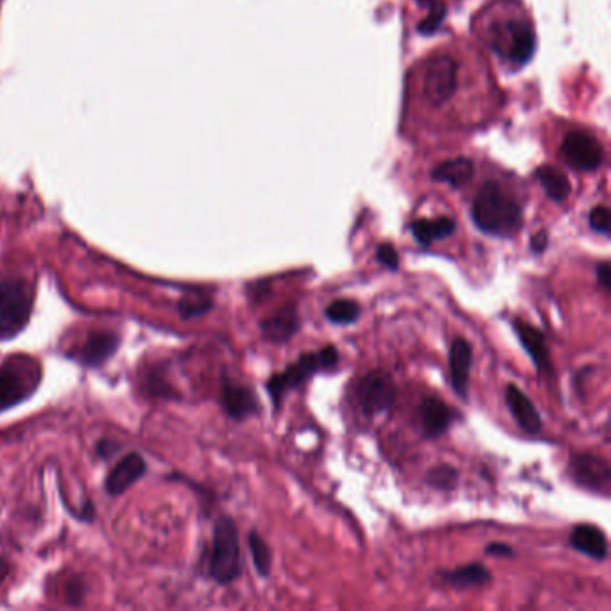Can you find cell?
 <instances>
[{
    "label": "cell",
    "mask_w": 611,
    "mask_h": 611,
    "mask_svg": "<svg viewBox=\"0 0 611 611\" xmlns=\"http://www.w3.org/2000/svg\"><path fill=\"white\" fill-rule=\"evenodd\" d=\"M472 219L488 235L511 237L522 226V207L502 185L486 182L472 203Z\"/></svg>",
    "instance_id": "cell-1"
},
{
    "label": "cell",
    "mask_w": 611,
    "mask_h": 611,
    "mask_svg": "<svg viewBox=\"0 0 611 611\" xmlns=\"http://www.w3.org/2000/svg\"><path fill=\"white\" fill-rule=\"evenodd\" d=\"M490 23V41L493 50L513 63H526L536 49V36L527 18L517 13L499 14Z\"/></svg>",
    "instance_id": "cell-2"
},
{
    "label": "cell",
    "mask_w": 611,
    "mask_h": 611,
    "mask_svg": "<svg viewBox=\"0 0 611 611\" xmlns=\"http://www.w3.org/2000/svg\"><path fill=\"white\" fill-rule=\"evenodd\" d=\"M337 360H339L337 348L333 344H328V346L321 348L317 353L306 351L297 362L289 364L286 371L273 375L266 382V391L270 393L275 409H280V405L284 403L286 396L291 391L304 385L306 380L312 378L317 371L333 367L337 364Z\"/></svg>",
    "instance_id": "cell-3"
},
{
    "label": "cell",
    "mask_w": 611,
    "mask_h": 611,
    "mask_svg": "<svg viewBox=\"0 0 611 611\" xmlns=\"http://www.w3.org/2000/svg\"><path fill=\"white\" fill-rule=\"evenodd\" d=\"M208 572L219 585L234 583L243 572L239 531L230 517H221L216 522Z\"/></svg>",
    "instance_id": "cell-4"
},
{
    "label": "cell",
    "mask_w": 611,
    "mask_h": 611,
    "mask_svg": "<svg viewBox=\"0 0 611 611\" xmlns=\"http://www.w3.org/2000/svg\"><path fill=\"white\" fill-rule=\"evenodd\" d=\"M41 380L40 364L27 355L9 357L0 366V412L25 402Z\"/></svg>",
    "instance_id": "cell-5"
},
{
    "label": "cell",
    "mask_w": 611,
    "mask_h": 611,
    "mask_svg": "<svg viewBox=\"0 0 611 611\" xmlns=\"http://www.w3.org/2000/svg\"><path fill=\"white\" fill-rule=\"evenodd\" d=\"M32 312L29 288L20 280L0 282V339L9 341L25 330Z\"/></svg>",
    "instance_id": "cell-6"
},
{
    "label": "cell",
    "mask_w": 611,
    "mask_h": 611,
    "mask_svg": "<svg viewBox=\"0 0 611 611\" xmlns=\"http://www.w3.org/2000/svg\"><path fill=\"white\" fill-rule=\"evenodd\" d=\"M459 79V66L454 56L450 54H436L429 58L423 66V79L421 90L425 99L434 104L441 106L448 102L457 88Z\"/></svg>",
    "instance_id": "cell-7"
},
{
    "label": "cell",
    "mask_w": 611,
    "mask_h": 611,
    "mask_svg": "<svg viewBox=\"0 0 611 611\" xmlns=\"http://www.w3.org/2000/svg\"><path fill=\"white\" fill-rule=\"evenodd\" d=\"M353 394L366 416H378L393 409L396 402V385L389 373L375 369L359 378Z\"/></svg>",
    "instance_id": "cell-8"
},
{
    "label": "cell",
    "mask_w": 611,
    "mask_h": 611,
    "mask_svg": "<svg viewBox=\"0 0 611 611\" xmlns=\"http://www.w3.org/2000/svg\"><path fill=\"white\" fill-rule=\"evenodd\" d=\"M571 477L585 490L610 497V463L596 454H576L571 461Z\"/></svg>",
    "instance_id": "cell-9"
},
{
    "label": "cell",
    "mask_w": 611,
    "mask_h": 611,
    "mask_svg": "<svg viewBox=\"0 0 611 611\" xmlns=\"http://www.w3.org/2000/svg\"><path fill=\"white\" fill-rule=\"evenodd\" d=\"M565 160L580 171H596L605 160L601 144L585 131H572L565 137L562 146Z\"/></svg>",
    "instance_id": "cell-10"
},
{
    "label": "cell",
    "mask_w": 611,
    "mask_h": 611,
    "mask_svg": "<svg viewBox=\"0 0 611 611\" xmlns=\"http://www.w3.org/2000/svg\"><path fill=\"white\" fill-rule=\"evenodd\" d=\"M221 403L226 411V414L232 420H246L253 414H259L261 411V402L257 398V394L243 385V384H235L228 378L223 380V389H221Z\"/></svg>",
    "instance_id": "cell-11"
},
{
    "label": "cell",
    "mask_w": 611,
    "mask_h": 611,
    "mask_svg": "<svg viewBox=\"0 0 611 611\" xmlns=\"http://www.w3.org/2000/svg\"><path fill=\"white\" fill-rule=\"evenodd\" d=\"M147 472V465L144 457L137 452L124 456L108 474L104 488L111 497H119L128 491L137 481H140Z\"/></svg>",
    "instance_id": "cell-12"
},
{
    "label": "cell",
    "mask_w": 611,
    "mask_h": 611,
    "mask_svg": "<svg viewBox=\"0 0 611 611\" xmlns=\"http://www.w3.org/2000/svg\"><path fill=\"white\" fill-rule=\"evenodd\" d=\"M472 362H474L472 344L463 337L454 339L448 350V369L452 389L457 393L459 398H466L468 394Z\"/></svg>",
    "instance_id": "cell-13"
},
{
    "label": "cell",
    "mask_w": 611,
    "mask_h": 611,
    "mask_svg": "<svg viewBox=\"0 0 611 611\" xmlns=\"http://www.w3.org/2000/svg\"><path fill=\"white\" fill-rule=\"evenodd\" d=\"M300 326H302L300 310L295 304L280 306L275 314L261 321L262 335L275 344L289 342L297 335Z\"/></svg>",
    "instance_id": "cell-14"
},
{
    "label": "cell",
    "mask_w": 611,
    "mask_h": 611,
    "mask_svg": "<svg viewBox=\"0 0 611 611\" xmlns=\"http://www.w3.org/2000/svg\"><path fill=\"white\" fill-rule=\"evenodd\" d=\"M418 418L423 436L429 439L443 436L454 420V411L436 396H425L418 407Z\"/></svg>",
    "instance_id": "cell-15"
},
{
    "label": "cell",
    "mask_w": 611,
    "mask_h": 611,
    "mask_svg": "<svg viewBox=\"0 0 611 611\" xmlns=\"http://www.w3.org/2000/svg\"><path fill=\"white\" fill-rule=\"evenodd\" d=\"M120 339L117 333L108 330L92 332L77 353V360L84 367H99L106 364L117 351Z\"/></svg>",
    "instance_id": "cell-16"
},
{
    "label": "cell",
    "mask_w": 611,
    "mask_h": 611,
    "mask_svg": "<svg viewBox=\"0 0 611 611\" xmlns=\"http://www.w3.org/2000/svg\"><path fill=\"white\" fill-rule=\"evenodd\" d=\"M513 330L538 371H551V353L544 332L522 319H513Z\"/></svg>",
    "instance_id": "cell-17"
},
{
    "label": "cell",
    "mask_w": 611,
    "mask_h": 611,
    "mask_svg": "<svg viewBox=\"0 0 611 611\" xmlns=\"http://www.w3.org/2000/svg\"><path fill=\"white\" fill-rule=\"evenodd\" d=\"M506 403L522 430H526L527 434H538L542 430L544 423L538 409L518 385L509 384L506 387Z\"/></svg>",
    "instance_id": "cell-18"
},
{
    "label": "cell",
    "mask_w": 611,
    "mask_h": 611,
    "mask_svg": "<svg viewBox=\"0 0 611 611\" xmlns=\"http://www.w3.org/2000/svg\"><path fill=\"white\" fill-rule=\"evenodd\" d=\"M571 545L598 562H603L608 558V540L607 535L592 524H580L571 533Z\"/></svg>",
    "instance_id": "cell-19"
},
{
    "label": "cell",
    "mask_w": 611,
    "mask_h": 611,
    "mask_svg": "<svg viewBox=\"0 0 611 611\" xmlns=\"http://www.w3.org/2000/svg\"><path fill=\"white\" fill-rule=\"evenodd\" d=\"M411 232L421 246H430L434 241L450 237L456 232V221L452 217L416 219L411 225Z\"/></svg>",
    "instance_id": "cell-20"
},
{
    "label": "cell",
    "mask_w": 611,
    "mask_h": 611,
    "mask_svg": "<svg viewBox=\"0 0 611 611\" xmlns=\"http://www.w3.org/2000/svg\"><path fill=\"white\" fill-rule=\"evenodd\" d=\"M472 174H474L472 160L470 158H456V160H448V162L439 164L434 169L432 178L436 182L447 183L454 189H461L472 180Z\"/></svg>",
    "instance_id": "cell-21"
},
{
    "label": "cell",
    "mask_w": 611,
    "mask_h": 611,
    "mask_svg": "<svg viewBox=\"0 0 611 611\" xmlns=\"http://www.w3.org/2000/svg\"><path fill=\"white\" fill-rule=\"evenodd\" d=\"M491 572L481 565V563H470L459 569H454L450 572L443 574L445 583H448L454 589H472V587H483L491 581Z\"/></svg>",
    "instance_id": "cell-22"
},
{
    "label": "cell",
    "mask_w": 611,
    "mask_h": 611,
    "mask_svg": "<svg viewBox=\"0 0 611 611\" xmlns=\"http://www.w3.org/2000/svg\"><path fill=\"white\" fill-rule=\"evenodd\" d=\"M536 176L542 182V185H544V189H545V192L549 194L551 199H554L556 203H563L569 198L571 182L562 171H558L551 165H545V167L538 169Z\"/></svg>",
    "instance_id": "cell-23"
},
{
    "label": "cell",
    "mask_w": 611,
    "mask_h": 611,
    "mask_svg": "<svg viewBox=\"0 0 611 611\" xmlns=\"http://www.w3.org/2000/svg\"><path fill=\"white\" fill-rule=\"evenodd\" d=\"M248 544H250L252 560H253V565H255L259 576L268 578L271 574V567H273V554H271L270 545L264 542V538L257 531L250 533Z\"/></svg>",
    "instance_id": "cell-24"
},
{
    "label": "cell",
    "mask_w": 611,
    "mask_h": 611,
    "mask_svg": "<svg viewBox=\"0 0 611 611\" xmlns=\"http://www.w3.org/2000/svg\"><path fill=\"white\" fill-rule=\"evenodd\" d=\"M425 483L439 491H452L457 488L459 472L452 465H436L425 474Z\"/></svg>",
    "instance_id": "cell-25"
},
{
    "label": "cell",
    "mask_w": 611,
    "mask_h": 611,
    "mask_svg": "<svg viewBox=\"0 0 611 611\" xmlns=\"http://www.w3.org/2000/svg\"><path fill=\"white\" fill-rule=\"evenodd\" d=\"M324 314L335 324H351L360 317V306L353 300H335L326 306Z\"/></svg>",
    "instance_id": "cell-26"
},
{
    "label": "cell",
    "mask_w": 611,
    "mask_h": 611,
    "mask_svg": "<svg viewBox=\"0 0 611 611\" xmlns=\"http://www.w3.org/2000/svg\"><path fill=\"white\" fill-rule=\"evenodd\" d=\"M178 308L183 319H194L207 314L212 308V300L203 295H187L180 300Z\"/></svg>",
    "instance_id": "cell-27"
},
{
    "label": "cell",
    "mask_w": 611,
    "mask_h": 611,
    "mask_svg": "<svg viewBox=\"0 0 611 611\" xmlns=\"http://www.w3.org/2000/svg\"><path fill=\"white\" fill-rule=\"evenodd\" d=\"M423 4L429 7L427 16L418 23V31L421 34H432L443 22L447 14V7L439 0H423Z\"/></svg>",
    "instance_id": "cell-28"
},
{
    "label": "cell",
    "mask_w": 611,
    "mask_h": 611,
    "mask_svg": "<svg viewBox=\"0 0 611 611\" xmlns=\"http://www.w3.org/2000/svg\"><path fill=\"white\" fill-rule=\"evenodd\" d=\"M590 226L601 235H610V210L607 207H596L590 212Z\"/></svg>",
    "instance_id": "cell-29"
},
{
    "label": "cell",
    "mask_w": 611,
    "mask_h": 611,
    "mask_svg": "<svg viewBox=\"0 0 611 611\" xmlns=\"http://www.w3.org/2000/svg\"><path fill=\"white\" fill-rule=\"evenodd\" d=\"M376 261H378L382 266H385L387 270H391V271H396L398 266H400L398 252H396L394 246L389 244V243L380 244V246L376 248Z\"/></svg>",
    "instance_id": "cell-30"
},
{
    "label": "cell",
    "mask_w": 611,
    "mask_h": 611,
    "mask_svg": "<svg viewBox=\"0 0 611 611\" xmlns=\"http://www.w3.org/2000/svg\"><path fill=\"white\" fill-rule=\"evenodd\" d=\"M596 273H598V282H599V286L607 291V293H610L611 289V268L610 264L608 262H601L599 266H598V270H596Z\"/></svg>",
    "instance_id": "cell-31"
},
{
    "label": "cell",
    "mask_w": 611,
    "mask_h": 611,
    "mask_svg": "<svg viewBox=\"0 0 611 611\" xmlns=\"http://www.w3.org/2000/svg\"><path fill=\"white\" fill-rule=\"evenodd\" d=\"M513 549L506 544H490L486 547V554L488 556H497V558H511L513 556Z\"/></svg>",
    "instance_id": "cell-32"
},
{
    "label": "cell",
    "mask_w": 611,
    "mask_h": 611,
    "mask_svg": "<svg viewBox=\"0 0 611 611\" xmlns=\"http://www.w3.org/2000/svg\"><path fill=\"white\" fill-rule=\"evenodd\" d=\"M547 243H549L547 232H540V234H536V235L531 239V250H533L535 253H544L545 248H547Z\"/></svg>",
    "instance_id": "cell-33"
},
{
    "label": "cell",
    "mask_w": 611,
    "mask_h": 611,
    "mask_svg": "<svg viewBox=\"0 0 611 611\" xmlns=\"http://www.w3.org/2000/svg\"><path fill=\"white\" fill-rule=\"evenodd\" d=\"M9 576V565L4 558H0V583Z\"/></svg>",
    "instance_id": "cell-34"
}]
</instances>
